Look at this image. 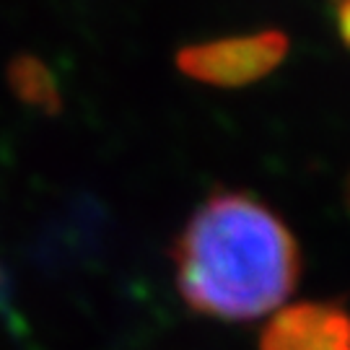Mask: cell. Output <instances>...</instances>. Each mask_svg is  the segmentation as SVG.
Wrapping results in <instances>:
<instances>
[{
	"label": "cell",
	"instance_id": "obj_1",
	"mask_svg": "<svg viewBox=\"0 0 350 350\" xmlns=\"http://www.w3.org/2000/svg\"><path fill=\"white\" fill-rule=\"evenodd\" d=\"M174 267L189 309L221 319H254L293 293L301 257L293 234L267 205L221 192L179 234Z\"/></svg>",
	"mask_w": 350,
	"mask_h": 350
},
{
	"label": "cell",
	"instance_id": "obj_2",
	"mask_svg": "<svg viewBox=\"0 0 350 350\" xmlns=\"http://www.w3.org/2000/svg\"><path fill=\"white\" fill-rule=\"evenodd\" d=\"M286 52L288 37L283 31H260L185 47L176 55V65L195 81L237 88L273 73L283 63Z\"/></svg>",
	"mask_w": 350,
	"mask_h": 350
},
{
	"label": "cell",
	"instance_id": "obj_3",
	"mask_svg": "<svg viewBox=\"0 0 350 350\" xmlns=\"http://www.w3.org/2000/svg\"><path fill=\"white\" fill-rule=\"evenodd\" d=\"M260 350H350V314L338 304L283 306L262 329Z\"/></svg>",
	"mask_w": 350,
	"mask_h": 350
},
{
	"label": "cell",
	"instance_id": "obj_4",
	"mask_svg": "<svg viewBox=\"0 0 350 350\" xmlns=\"http://www.w3.org/2000/svg\"><path fill=\"white\" fill-rule=\"evenodd\" d=\"M332 3H335L340 37H342V42L350 47V0H332Z\"/></svg>",
	"mask_w": 350,
	"mask_h": 350
},
{
	"label": "cell",
	"instance_id": "obj_5",
	"mask_svg": "<svg viewBox=\"0 0 350 350\" xmlns=\"http://www.w3.org/2000/svg\"><path fill=\"white\" fill-rule=\"evenodd\" d=\"M348 205H350V182H348Z\"/></svg>",
	"mask_w": 350,
	"mask_h": 350
}]
</instances>
